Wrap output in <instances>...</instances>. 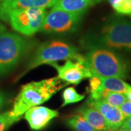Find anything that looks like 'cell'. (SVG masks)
<instances>
[{"label":"cell","instance_id":"19","mask_svg":"<svg viewBox=\"0 0 131 131\" xmlns=\"http://www.w3.org/2000/svg\"><path fill=\"white\" fill-rule=\"evenodd\" d=\"M20 119L19 118L13 117L10 111L0 113V131H6L9 127Z\"/></svg>","mask_w":131,"mask_h":131},{"label":"cell","instance_id":"26","mask_svg":"<svg viewBox=\"0 0 131 131\" xmlns=\"http://www.w3.org/2000/svg\"><path fill=\"white\" fill-rule=\"evenodd\" d=\"M2 1H3V0H0V6H1V4H2Z\"/></svg>","mask_w":131,"mask_h":131},{"label":"cell","instance_id":"25","mask_svg":"<svg viewBox=\"0 0 131 131\" xmlns=\"http://www.w3.org/2000/svg\"><path fill=\"white\" fill-rule=\"evenodd\" d=\"M5 28L1 24V23H0V33L2 32V31H5Z\"/></svg>","mask_w":131,"mask_h":131},{"label":"cell","instance_id":"13","mask_svg":"<svg viewBox=\"0 0 131 131\" xmlns=\"http://www.w3.org/2000/svg\"><path fill=\"white\" fill-rule=\"evenodd\" d=\"M79 114L84 117L95 130H111L103 115L93 108L84 106L79 109Z\"/></svg>","mask_w":131,"mask_h":131},{"label":"cell","instance_id":"18","mask_svg":"<svg viewBox=\"0 0 131 131\" xmlns=\"http://www.w3.org/2000/svg\"><path fill=\"white\" fill-rule=\"evenodd\" d=\"M127 97L125 94L108 92L106 96L104 98L103 101H106L108 104L115 107H119L125 101H126Z\"/></svg>","mask_w":131,"mask_h":131},{"label":"cell","instance_id":"6","mask_svg":"<svg viewBox=\"0 0 131 131\" xmlns=\"http://www.w3.org/2000/svg\"><path fill=\"white\" fill-rule=\"evenodd\" d=\"M84 13H74L52 9L46 15L40 31L45 34H66L80 27Z\"/></svg>","mask_w":131,"mask_h":131},{"label":"cell","instance_id":"23","mask_svg":"<svg viewBox=\"0 0 131 131\" xmlns=\"http://www.w3.org/2000/svg\"><path fill=\"white\" fill-rule=\"evenodd\" d=\"M125 95H126L127 101H130L131 102V86L130 88L128 89V90H127V92L125 93Z\"/></svg>","mask_w":131,"mask_h":131},{"label":"cell","instance_id":"17","mask_svg":"<svg viewBox=\"0 0 131 131\" xmlns=\"http://www.w3.org/2000/svg\"><path fill=\"white\" fill-rule=\"evenodd\" d=\"M118 14L131 15V0H108Z\"/></svg>","mask_w":131,"mask_h":131},{"label":"cell","instance_id":"5","mask_svg":"<svg viewBox=\"0 0 131 131\" xmlns=\"http://www.w3.org/2000/svg\"><path fill=\"white\" fill-rule=\"evenodd\" d=\"M82 55L77 47L61 40H52L42 44L37 47L26 69L18 77L20 78L29 71L44 64L57 63L58 61L72 59L76 60Z\"/></svg>","mask_w":131,"mask_h":131},{"label":"cell","instance_id":"12","mask_svg":"<svg viewBox=\"0 0 131 131\" xmlns=\"http://www.w3.org/2000/svg\"><path fill=\"white\" fill-rule=\"evenodd\" d=\"M102 0H58L52 9H62L74 13H85V12Z\"/></svg>","mask_w":131,"mask_h":131},{"label":"cell","instance_id":"22","mask_svg":"<svg viewBox=\"0 0 131 131\" xmlns=\"http://www.w3.org/2000/svg\"><path fill=\"white\" fill-rule=\"evenodd\" d=\"M120 127L125 128V129H127V130L131 131V115L130 117L125 118V121L122 123V125Z\"/></svg>","mask_w":131,"mask_h":131},{"label":"cell","instance_id":"14","mask_svg":"<svg viewBox=\"0 0 131 131\" xmlns=\"http://www.w3.org/2000/svg\"><path fill=\"white\" fill-rule=\"evenodd\" d=\"M101 84L103 89L108 92L125 94L130 85L124 80L117 77H101Z\"/></svg>","mask_w":131,"mask_h":131},{"label":"cell","instance_id":"21","mask_svg":"<svg viewBox=\"0 0 131 131\" xmlns=\"http://www.w3.org/2000/svg\"><path fill=\"white\" fill-rule=\"evenodd\" d=\"M7 101H8V98H7V95L4 92L0 91V110L7 104Z\"/></svg>","mask_w":131,"mask_h":131},{"label":"cell","instance_id":"2","mask_svg":"<svg viewBox=\"0 0 131 131\" xmlns=\"http://www.w3.org/2000/svg\"><path fill=\"white\" fill-rule=\"evenodd\" d=\"M61 82L56 77L39 82H31L22 86L10 111L12 115L20 119L29 108L46 102L64 87L65 84Z\"/></svg>","mask_w":131,"mask_h":131},{"label":"cell","instance_id":"15","mask_svg":"<svg viewBox=\"0 0 131 131\" xmlns=\"http://www.w3.org/2000/svg\"><path fill=\"white\" fill-rule=\"evenodd\" d=\"M66 123L70 128L75 131H97L80 114H75L68 118L66 120Z\"/></svg>","mask_w":131,"mask_h":131},{"label":"cell","instance_id":"11","mask_svg":"<svg viewBox=\"0 0 131 131\" xmlns=\"http://www.w3.org/2000/svg\"><path fill=\"white\" fill-rule=\"evenodd\" d=\"M58 116V111L45 106H34L25 112V119L34 130H40L45 128L52 119Z\"/></svg>","mask_w":131,"mask_h":131},{"label":"cell","instance_id":"1","mask_svg":"<svg viewBox=\"0 0 131 131\" xmlns=\"http://www.w3.org/2000/svg\"><path fill=\"white\" fill-rule=\"evenodd\" d=\"M80 43L86 50L106 48L131 53V22L120 17H111L99 28L84 35Z\"/></svg>","mask_w":131,"mask_h":131},{"label":"cell","instance_id":"8","mask_svg":"<svg viewBox=\"0 0 131 131\" xmlns=\"http://www.w3.org/2000/svg\"><path fill=\"white\" fill-rule=\"evenodd\" d=\"M57 71L58 77L65 82L66 84H78L84 79L92 77V72L87 63L85 56H81L76 59L66 60L63 65H58L57 63L50 64Z\"/></svg>","mask_w":131,"mask_h":131},{"label":"cell","instance_id":"16","mask_svg":"<svg viewBox=\"0 0 131 131\" xmlns=\"http://www.w3.org/2000/svg\"><path fill=\"white\" fill-rule=\"evenodd\" d=\"M62 98H63V103L61 107H63L69 104L77 103L82 101V99H84V95L78 93L74 88L70 87L64 90L62 95Z\"/></svg>","mask_w":131,"mask_h":131},{"label":"cell","instance_id":"7","mask_svg":"<svg viewBox=\"0 0 131 131\" xmlns=\"http://www.w3.org/2000/svg\"><path fill=\"white\" fill-rule=\"evenodd\" d=\"M46 15L45 8L17 9L9 13L7 20L15 31L30 37L40 31Z\"/></svg>","mask_w":131,"mask_h":131},{"label":"cell","instance_id":"24","mask_svg":"<svg viewBox=\"0 0 131 131\" xmlns=\"http://www.w3.org/2000/svg\"><path fill=\"white\" fill-rule=\"evenodd\" d=\"M112 131H130V130H127V129H125V128L119 127V128H117V129H116V130H112Z\"/></svg>","mask_w":131,"mask_h":131},{"label":"cell","instance_id":"27","mask_svg":"<svg viewBox=\"0 0 131 131\" xmlns=\"http://www.w3.org/2000/svg\"><path fill=\"white\" fill-rule=\"evenodd\" d=\"M101 131H111V130H101Z\"/></svg>","mask_w":131,"mask_h":131},{"label":"cell","instance_id":"20","mask_svg":"<svg viewBox=\"0 0 131 131\" xmlns=\"http://www.w3.org/2000/svg\"><path fill=\"white\" fill-rule=\"evenodd\" d=\"M119 108L120 109L121 112L122 113V114L127 117H130L131 115V102L127 100L126 101H125L124 103H122V105L119 107Z\"/></svg>","mask_w":131,"mask_h":131},{"label":"cell","instance_id":"4","mask_svg":"<svg viewBox=\"0 0 131 131\" xmlns=\"http://www.w3.org/2000/svg\"><path fill=\"white\" fill-rule=\"evenodd\" d=\"M34 41L15 33H0V77L9 74L33 48Z\"/></svg>","mask_w":131,"mask_h":131},{"label":"cell","instance_id":"3","mask_svg":"<svg viewBox=\"0 0 131 131\" xmlns=\"http://www.w3.org/2000/svg\"><path fill=\"white\" fill-rule=\"evenodd\" d=\"M84 56L92 74L125 79L130 73V62L117 51L106 48H93L88 50Z\"/></svg>","mask_w":131,"mask_h":131},{"label":"cell","instance_id":"28","mask_svg":"<svg viewBox=\"0 0 131 131\" xmlns=\"http://www.w3.org/2000/svg\"><path fill=\"white\" fill-rule=\"evenodd\" d=\"M130 18H131V15H130Z\"/></svg>","mask_w":131,"mask_h":131},{"label":"cell","instance_id":"10","mask_svg":"<svg viewBox=\"0 0 131 131\" xmlns=\"http://www.w3.org/2000/svg\"><path fill=\"white\" fill-rule=\"evenodd\" d=\"M87 104L98 110L103 115L111 130L120 127L125 119V117L119 108L113 106L103 100H92L89 98Z\"/></svg>","mask_w":131,"mask_h":131},{"label":"cell","instance_id":"9","mask_svg":"<svg viewBox=\"0 0 131 131\" xmlns=\"http://www.w3.org/2000/svg\"><path fill=\"white\" fill-rule=\"evenodd\" d=\"M58 0H3L0 6V18L7 21L9 14L17 9L52 7Z\"/></svg>","mask_w":131,"mask_h":131}]
</instances>
